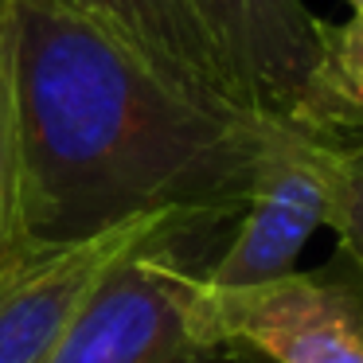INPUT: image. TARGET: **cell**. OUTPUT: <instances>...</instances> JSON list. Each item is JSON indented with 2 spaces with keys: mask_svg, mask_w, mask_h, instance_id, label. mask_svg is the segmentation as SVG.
I'll list each match as a JSON object with an SVG mask.
<instances>
[{
  "mask_svg": "<svg viewBox=\"0 0 363 363\" xmlns=\"http://www.w3.org/2000/svg\"><path fill=\"white\" fill-rule=\"evenodd\" d=\"M313 137L332 149L363 141V12H352L347 24H328Z\"/></svg>",
  "mask_w": 363,
  "mask_h": 363,
  "instance_id": "8",
  "label": "cell"
},
{
  "mask_svg": "<svg viewBox=\"0 0 363 363\" xmlns=\"http://www.w3.org/2000/svg\"><path fill=\"white\" fill-rule=\"evenodd\" d=\"M28 254L20 227V145L12 90V0H0V277Z\"/></svg>",
  "mask_w": 363,
  "mask_h": 363,
  "instance_id": "9",
  "label": "cell"
},
{
  "mask_svg": "<svg viewBox=\"0 0 363 363\" xmlns=\"http://www.w3.org/2000/svg\"><path fill=\"white\" fill-rule=\"evenodd\" d=\"M164 363H262V355H254L242 344H199L184 355H172Z\"/></svg>",
  "mask_w": 363,
  "mask_h": 363,
  "instance_id": "11",
  "label": "cell"
},
{
  "mask_svg": "<svg viewBox=\"0 0 363 363\" xmlns=\"http://www.w3.org/2000/svg\"><path fill=\"white\" fill-rule=\"evenodd\" d=\"M203 266L176 230L133 242L82 301L51 363H164L207 344L199 332Z\"/></svg>",
  "mask_w": 363,
  "mask_h": 363,
  "instance_id": "2",
  "label": "cell"
},
{
  "mask_svg": "<svg viewBox=\"0 0 363 363\" xmlns=\"http://www.w3.org/2000/svg\"><path fill=\"white\" fill-rule=\"evenodd\" d=\"M12 90L28 250L137 219L184 235L238 223L289 137L184 94L51 0H12Z\"/></svg>",
  "mask_w": 363,
  "mask_h": 363,
  "instance_id": "1",
  "label": "cell"
},
{
  "mask_svg": "<svg viewBox=\"0 0 363 363\" xmlns=\"http://www.w3.org/2000/svg\"><path fill=\"white\" fill-rule=\"evenodd\" d=\"M207 344H242L269 363H363V277L336 254L316 274L246 289H199Z\"/></svg>",
  "mask_w": 363,
  "mask_h": 363,
  "instance_id": "3",
  "label": "cell"
},
{
  "mask_svg": "<svg viewBox=\"0 0 363 363\" xmlns=\"http://www.w3.org/2000/svg\"><path fill=\"white\" fill-rule=\"evenodd\" d=\"M352 9H355V12H363V0H352Z\"/></svg>",
  "mask_w": 363,
  "mask_h": 363,
  "instance_id": "12",
  "label": "cell"
},
{
  "mask_svg": "<svg viewBox=\"0 0 363 363\" xmlns=\"http://www.w3.org/2000/svg\"><path fill=\"white\" fill-rule=\"evenodd\" d=\"M332 160V145L301 133L285 137L266 157L250 203L238 215L223 254L207 266L203 281L215 289H246L293 274V262L308 235L316 227H328Z\"/></svg>",
  "mask_w": 363,
  "mask_h": 363,
  "instance_id": "5",
  "label": "cell"
},
{
  "mask_svg": "<svg viewBox=\"0 0 363 363\" xmlns=\"http://www.w3.org/2000/svg\"><path fill=\"white\" fill-rule=\"evenodd\" d=\"M51 4L102 28L106 35H113L121 48H129L141 63H149L160 79L180 86L184 94L254 118L246 110L235 74L227 71L215 43L199 28L188 0H51Z\"/></svg>",
  "mask_w": 363,
  "mask_h": 363,
  "instance_id": "7",
  "label": "cell"
},
{
  "mask_svg": "<svg viewBox=\"0 0 363 363\" xmlns=\"http://www.w3.org/2000/svg\"><path fill=\"white\" fill-rule=\"evenodd\" d=\"M180 227L164 219H137L63 246H35L0 277V363H51L59 340L94 293L102 274L133 242ZM191 238V235H184Z\"/></svg>",
  "mask_w": 363,
  "mask_h": 363,
  "instance_id": "6",
  "label": "cell"
},
{
  "mask_svg": "<svg viewBox=\"0 0 363 363\" xmlns=\"http://www.w3.org/2000/svg\"><path fill=\"white\" fill-rule=\"evenodd\" d=\"M328 227L340 238L336 254L363 277V141L336 149V160H332Z\"/></svg>",
  "mask_w": 363,
  "mask_h": 363,
  "instance_id": "10",
  "label": "cell"
},
{
  "mask_svg": "<svg viewBox=\"0 0 363 363\" xmlns=\"http://www.w3.org/2000/svg\"><path fill=\"white\" fill-rule=\"evenodd\" d=\"M199 28L235 74L246 110L277 129L313 137L316 79L328 24L301 0H188ZM316 141V137H313Z\"/></svg>",
  "mask_w": 363,
  "mask_h": 363,
  "instance_id": "4",
  "label": "cell"
}]
</instances>
